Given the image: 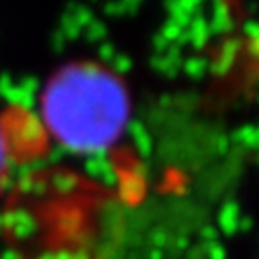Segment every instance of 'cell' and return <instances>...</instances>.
Instances as JSON below:
<instances>
[{
	"label": "cell",
	"mask_w": 259,
	"mask_h": 259,
	"mask_svg": "<svg viewBox=\"0 0 259 259\" xmlns=\"http://www.w3.org/2000/svg\"><path fill=\"white\" fill-rule=\"evenodd\" d=\"M43 116L53 135L74 151L104 147L124 118L120 82L92 63L63 68L43 94Z\"/></svg>",
	"instance_id": "1"
},
{
	"label": "cell",
	"mask_w": 259,
	"mask_h": 259,
	"mask_svg": "<svg viewBox=\"0 0 259 259\" xmlns=\"http://www.w3.org/2000/svg\"><path fill=\"white\" fill-rule=\"evenodd\" d=\"M0 131L5 137L7 151L11 149L13 153H17V157L35 155L45 145L41 122L23 108H15L5 116V124H0Z\"/></svg>",
	"instance_id": "2"
},
{
	"label": "cell",
	"mask_w": 259,
	"mask_h": 259,
	"mask_svg": "<svg viewBox=\"0 0 259 259\" xmlns=\"http://www.w3.org/2000/svg\"><path fill=\"white\" fill-rule=\"evenodd\" d=\"M7 165H9V151H7V145H5L3 131H0V186H3L5 176H7Z\"/></svg>",
	"instance_id": "3"
},
{
	"label": "cell",
	"mask_w": 259,
	"mask_h": 259,
	"mask_svg": "<svg viewBox=\"0 0 259 259\" xmlns=\"http://www.w3.org/2000/svg\"><path fill=\"white\" fill-rule=\"evenodd\" d=\"M200 5H202V0H178L180 11H184V13L190 15V17H192V13H196V11H198Z\"/></svg>",
	"instance_id": "4"
},
{
	"label": "cell",
	"mask_w": 259,
	"mask_h": 259,
	"mask_svg": "<svg viewBox=\"0 0 259 259\" xmlns=\"http://www.w3.org/2000/svg\"><path fill=\"white\" fill-rule=\"evenodd\" d=\"M165 35H167V37H176V35H180V27H178L174 21H169V25L165 27Z\"/></svg>",
	"instance_id": "5"
},
{
	"label": "cell",
	"mask_w": 259,
	"mask_h": 259,
	"mask_svg": "<svg viewBox=\"0 0 259 259\" xmlns=\"http://www.w3.org/2000/svg\"><path fill=\"white\" fill-rule=\"evenodd\" d=\"M0 259H21V257H19L13 249H9V247H7L5 251H0Z\"/></svg>",
	"instance_id": "6"
},
{
	"label": "cell",
	"mask_w": 259,
	"mask_h": 259,
	"mask_svg": "<svg viewBox=\"0 0 259 259\" xmlns=\"http://www.w3.org/2000/svg\"><path fill=\"white\" fill-rule=\"evenodd\" d=\"M0 235H3V219H0Z\"/></svg>",
	"instance_id": "7"
}]
</instances>
